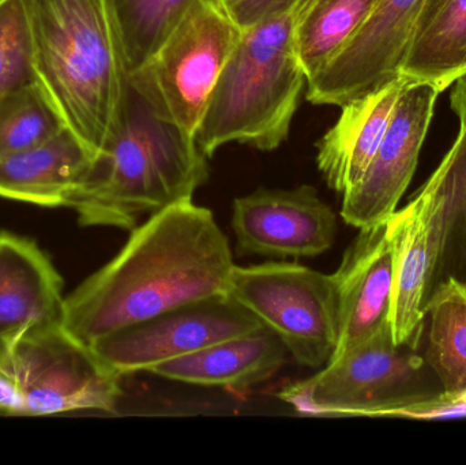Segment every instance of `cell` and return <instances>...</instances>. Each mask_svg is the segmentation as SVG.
<instances>
[{"label": "cell", "instance_id": "cell-1", "mask_svg": "<svg viewBox=\"0 0 466 465\" xmlns=\"http://www.w3.org/2000/svg\"><path fill=\"white\" fill-rule=\"evenodd\" d=\"M122 250L63 303V325L86 346L187 303L228 294V238L212 210L164 207L131 229Z\"/></svg>", "mask_w": 466, "mask_h": 465}, {"label": "cell", "instance_id": "cell-2", "mask_svg": "<svg viewBox=\"0 0 466 465\" xmlns=\"http://www.w3.org/2000/svg\"><path fill=\"white\" fill-rule=\"evenodd\" d=\"M196 138L158 117L128 85L119 125L66 207L86 227L131 231L144 215L191 201L209 179Z\"/></svg>", "mask_w": 466, "mask_h": 465}, {"label": "cell", "instance_id": "cell-3", "mask_svg": "<svg viewBox=\"0 0 466 465\" xmlns=\"http://www.w3.org/2000/svg\"><path fill=\"white\" fill-rule=\"evenodd\" d=\"M41 86L96 155L119 125L128 76L106 0H21Z\"/></svg>", "mask_w": 466, "mask_h": 465}, {"label": "cell", "instance_id": "cell-4", "mask_svg": "<svg viewBox=\"0 0 466 465\" xmlns=\"http://www.w3.org/2000/svg\"><path fill=\"white\" fill-rule=\"evenodd\" d=\"M309 2L243 30L196 134L207 157L233 142L273 152L287 141L307 87L296 30Z\"/></svg>", "mask_w": 466, "mask_h": 465}, {"label": "cell", "instance_id": "cell-5", "mask_svg": "<svg viewBox=\"0 0 466 465\" xmlns=\"http://www.w3.org/2000/svg\"><path fill=\"white\" fill-rule=\"evenodd\" d=\"M122 379L62 321L38 325L0 349V415L114 412Z\"/></svg>", "mask_w": 466, "mask_h": 465}, {"label": "cell", "instance_id": "cell-6", "mask_svg": "<svg viewBox=\"0 0 466 465\" xmlns=\"http://www.w3.org/2000/svg\"><path fill=\"white\" fill-rule=\"evenodd\" d=\"M435 379L419 349L394 343L388 324L331 358L319 373L285 387L279 398L299 414L391 418L442 390Z\"/></svg>", "mask_w": 466, "mask_h": 465}, {"label": "cell", "instance_id": "cell-7", "mask_svg": "<svg viewBox=\"0 0 466 465\" xmlns=\"http://www.w3.org/2000/svg\"><path fill=\"white\" fill-rule=\"evenodd\" d=\"M241 35L223 0H194L128 85L158 117L196 138Z\"/></svg>", "mask_w": 466, "mask_h": 465}, {"label": "cell", "instance_id": "cell-8", "mask_svg": "<svg viewBox=\"0 0 466 465\" xmlns=\"http://www.w3.org/2000/svg\"><path fill=\"white\" fill-rule=\"evenodd\" d=\"M228 295L276 333L299 365L325 368L333 357L339 343L333 275L296 262L235 265Z\"/></svg>", "mask_w": 466, "mask_h": 465}, {"label": "cell", "instance_id": "cell-9", "mask_svg": "<svg viewBox=\"0 0 466 465\" xmlns=\"http://www.w3.org/2000/svg\"><path fill=\"white\" fill-rule=\"evenodd\" d=\"M456 221L454 186L445 157L402 209L386 221L393 256L390 322L397 346L419 349L427 300L437 286Z\"/></svg>", "mask_w": 466, "mask_h": 465}, {"label": "cell", "instance_id": "cell-10", "mask_svg": "<svg viewBox=\"0 0 466 465\" xmlns=\"http://www.w3.org/2000/svg\"><path fill=\"white\" fill-rule=\"evenodd\" d=\"M260 327L247 308L227 294L172 308L104 336L90 347L112 371L125 377L150 373L169 360Z\"/></svg>", "mask_w": 466, "mask_h": 465}, {"label": "cell", "instance_id": "cell-11", "mask_svg": "<svg viewBox=\"0 0 466 465\" xmlns=\"http://www.w3.org/2000/svg\"><path fill=\"white\" fill-rule=\"evenodd\" d=\"M426 0H378L347 45L307 82L315 106H341L401 76Z\"/></svg>", "mask_w": 466, "mask_h": 465}, {"label": "cell", "instance_id": "cell-12", "mask_svg": "<svg viewBox=\"0 0 466 465\" xmlns=\"http://www.w3.org/2000/svg\"><path fill=\"white\" fill-rule=\"evenodd\" d=\"M441 92L429 82H408L385 138L360 182L342 196L341 217L355 228L386 223L412 182Z\"/></svg>", "mask_w": 466, "mask_h": 465}, {"label": "cell", "instance_id": "cell-13", "mask_svg": "<svg viewBox=\"0 0 466 465\" xmlns=\"http://www.w3.org/2000/svg\"><path fill=\"white\" fill-rule=\"evenodd\" d=\"M236 250L268 258H312L333 248L337 216L317 188H259L232 205Z\"/></svg>", "mask_w": 466, "mask_h": 465}, {"label": "cell", "instance_id": "cell-14", "mask_svg": "<svg viewBox=\"0 0 466 465\" xmlns=\"http://www.w3.org/2000/svg\"><path fill=\"white\" fill-rule=\"evenodd\" d=\"M393 276L386 223L359 229L333 273L339 299V343L331 358L390 324Z\"/></svg>", "mask_w": 466, "mask_h": 465}, {"label": "cell", "instance_id": "cell-15", "mask_svg": "<svg viewBox=\"0 0 466 465\" xmlns=\"http://www.w3.org/2000/svg\"><path fill=\"white\" fill-rule=\"evenodd\" d=\"M63 280L37 243L0 232V349L38 325L63 322Z\"/></svg>", "mask_w": 466, "mask_h": 465}, {"label": "cell", "instance_id": "cell-16", "mask_svg": "<svg viewBox=\"0 0 466 465\" xmlns=\"http://www.w3.org/2000/svg\"><path fill=\"white\" fill-rule=\"evenodd\" d=\"M404 76L341 106L333 127L317 144V166L326 185L342 194L355 187L377 155L405 85Z\"/></svg>", "mask_w": 466, "mask_h": 465}, {"label": "cell", "instance_id": "cell-17", "mask_svg": "<svg viewBox=\"0 0 466 465\" xmlns=\"http://www.w3.org/2000/svg\"><path fill=\"white\" fill-rule=\"evenodd\" d=\"M71 128L43 144L0 156V197L44 207L67 205L95 160Z\"/></svg>", "mask_w": 466, "mask_h": 465}, {"label": "cell", "instance_id": "cell-18", "mask_svg": "<svg viewBox=\"0 0 466 465\" xmlns=\"http://www.w3.org/2000/svg\"><path fill=\"white\" fill-rule=\"evenodd\" d=\"M287 360L288 351L279 336L260 327L169 360L150 373L185 384L247 389L270 379Z\"/></svg>", "mask_w": 466, "mask_h": 465}, {"label": "cell", "instance_id": "cell-19", "mask_svg": "<svg viewBox=\"0 0 466 465\" xmlns=\"http://www.w3.org/2000/svg\"><path fill=\"white\" fill-rule=\"evenodd\" d=\"M466 73V0H426L401 68L442 93Z\"/></svg>", "mask_w": 466, "mask_h": 465}, {"label": "cell", "instance_id": "cell-20", "mask_svg": "<svg viewBox=\"0 0 466 465\" xmlns=\"http://www.w3.org/2000/svg\"><path fill=\"white\" fill-rule=\"evenodd\" d=\"M429 321L424 359L446 392L466 388V280L438 281L424 308Z\"/></svg>", "mask_w": 466, "mask_h": 465}, {"label": "cell", "instance_id": "cell-21", "mask_svg": "<svg viewBox=\"0 0 466 465\" xmlns=\"http://www.w3.org/2000/svg\"><path fill=\"white\" fill-rule=\"evenodd\" d=\"M378 0H322L309 5L296 30V48L307 82L355 35Z\"/></svg>", "mask_w": 466, "mask_h": 465}, {"label": "cell", "instance_id": "cell-22", "mask_svg": "<svg viewBox=\"0 0 466 465\" xmlns=\"http://www.w3.org/2000/svg\"><path fill=\"white\" fill-rule=\"evenodd\" d=\"M194 0H106L127 76L141 68Z\"/></svg>", "mask_w": 466, "mask_h": 465}, {"label": "cell", "instance_id": "cell-23", "mask_svg": "<svg viewBox=\"0 0 466 465\" xmlns=\"http://www.w3.org/2000/svg\"><path fill=\"white\" fill-rule=\"evenodd\" d=\"M65 128L62 114L38 81L0 100V156L43 144Z\"/></svg>", "mask_w": 466, "mask_h": 465}, {"label": "cell", "instance_id": "cell-24", "mask_svg": "<svg viewBox=\"0 0 466 465\" xmlns=\"http://www.w3.org/2000/svg\"><path fill=\"white\" fill-rule=\"evenodd\" d=\"M37 82L29 27L21 0L0 5V100Z\"/></svg>", "mask_w": 466, "mask_h": 465}, {"label": "cell", "instance_id": "cell-25", "mask_svg": "<svg viewBox=\"0 0 466 465\" xmlns=\"http://www.w3.org/2000/svg\"><path fill=\"white\" fill-rule=\"evenodd\" d=\"M451 87V106L459 120V133L443 157L451 167L454 186L456 221L451 239L459 235L466 261V73Z\"/></svg>", "mask_w": 466, "mask_h": 465}, {"label": "cell", "instance_id": "cell-26", "mask_svg": "<svg viewBox=\"0 0 466 465\" xmlns=\"http://www.w3.org/2000/svg\"><path fill=\"white\" fill-rule=\"evenodd\" d=\"M391 418L410 420H454L466 418V388L446 392L440 390L431 398L397 409Z\"/></svg>", "mask_w": 466, "mask_h": 465}, {"label": "cell", "instance_id": "cell-27", "mask_svg": "<svg viewBox=\"0 0 466 465\" xmlns=\"http://www.w3.org/2000/svg\"><path fill=\"white\" fill-rule=\"evenodd\" d=\"M301 2L304 0H223L229 15L241 30L282 15Z\"/></svg>", "mask_w": 466, "mask_h": 465}, {"label": "cell", "instance_id": "cell-28", "mask_svg": "<svg viewBox=\"0 0 466 465\" xmlns=\"http://www.w3.org/2000/svg\"><path fill=\"white\" fill-rule=\"evenodd\" d=\"M322 2V0H312L311 5H314V3Z\"/></svg>", "mask_w": 466, "mask_h": 465}, {"label": "cell", "instance_id": "cell-29", "mask_svg": "<svg viewBox=\"0 0 466 465\" xmlns=\"http://www.w3.org/2000/svg\"><path fill=\"white\" fill-rule=\"evenodd\" d=\"M5 2H7V0H0V5H3Z\"/></svg>", "mask_w": 466, "mask_h": 465}]
</instances>
